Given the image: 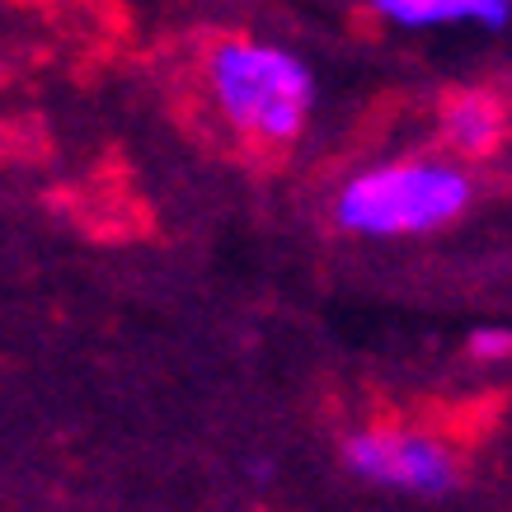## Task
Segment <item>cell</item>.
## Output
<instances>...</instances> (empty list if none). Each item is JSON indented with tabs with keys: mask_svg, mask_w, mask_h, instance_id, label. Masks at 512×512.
<instances>
[{
	"mask_svg": "<svg viewBox=\"0 0 512 512\" xmlns=\"http://www.w3.org/2000/svg\"><path fill=\"white\" fill-rule=\"evenodd\" d=\"M212 90L240 132L292 141L315 104L311 66L273 43H221L212 52Z\"/></svg>",
	"mask_w": 512,
	"mask_h": 512,
	"instance_id": "obj_1",
	"label": "cell"
},
{
	"mask_svg": "<svg viewBox=\"0 0 512 512\" xmlns=\"http://www.w3.org/2000/svg\"><path fill=\"white\" fill-rule=\"evenodd\" d=\"M470 207V179L442 160H404L348 179L334 202L339 226L357 235H419L437 231Z\"/></svg>",
	"mask_w": 512,
	"mask_h": 512,
	"instance_id": "obj_2",
	"label": "cell"
},
{
	"mask_svg": "<svg viewBox=\"0 0 512 512\" xmlns=\"http://www.w3.org/2000/svg\"><path fill=\"white\" fill-rule=\"evenodd\" d=\"M343 461L353 475L400 489V494L442 498L456 489V456L437 437L404 433V428H367L343 442Z\"/></svg>",
	"mask_w": 512,
	"mask_h": 512,
	"instance_id": "obj_3",
	"label": "cell"
},
{
	"mask_svg": "<svg viewBox=\"0 0 512 512\" xmlns=\"http://www.w3.org/2000/svg\"><path fill=\"white\" fill-rule=\"evenodd\" d=\"M376 15H386L400 29H433V24H484L503 29L512 19V0H372Z\"/></svg>",
	"mask_w": 512,
	"mask_h": 512,
	"instance_id": "obj_4",
	"label": "cell"
},
{
	"mask_svg": "<svg viewBox=\"0 0 512 512\" xmlns=\"http://www.w3.org/2000/svg\"><path fill=\"white\" fill-rule=\"evenodd\" d=\"M498 132H503V113H498L494 99L484 94H466L447 109V137L456 151L466 156H484L498 146Z\"/></svg>",
	"mask_w": 512,
	"mask_h": 512,
	"instance_id": "obj_5",
	"label": "cell"
},
{
	"mask_svg": "<svg viewBox=\"0 0 512 512\" xmlns=\"http://www.w3.org/2000/svg\"><path fill=\"white\" fill-rule=\"evenodd\" d=\"M470 353L489 357V362L512 357V329H475V334H470Z\"/></svg>",
	"mask_w": 512,
	"mask_h": 512,
	"instance_id": "obj_6",
	"label": "cell"
}]
</instances>
